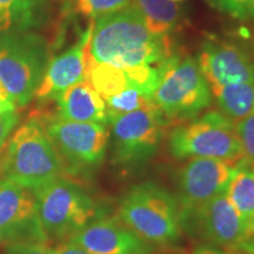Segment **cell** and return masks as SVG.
I'll return each instance as SVG.
<instances>
[{
	"label": "cell",
	"mask_w": 254,
	"mask_h": 254,
	"mask_svg": "<svg viewBox=\"0 0 254 254\" xmlns=\"http://www.w3.org/2000/svg\"><path fill=\"white\" fill-rule=\"evenodd\" d=\"M172 57L168 34H155L134 5L98 17L87 50V60L120 68L158 66Z\"/></svg>",
	"instance_id": "1"
},
{
	"label": "cell",
	"mask_w": 254,
	"mask_h": 254,
	"mask_svg": "<svg viewBox=\"0 0 254 254\" xmlns=\"http://www.w3.org/2000/svg\"><path fill=\"white\" fill-rule=\"evenodd\" d=\"M118 218L151 245L173 247L183 228L176 195L155 182H142L127 190L118 206Z\"/></svg>",
	"instance_id": "2"
},
{
	"label": "cell",
	"mask_w": 254,
	"mask_h": 254,
	"mask_svg": "<svg viewBox=\"0 0 254 254\" xmlns=\"http://www.w3.org/2000/svg\"><path fill=\"white\" fill-rule=\"evenodd\" d=\"M63 171L62 158L38 120L23 124L13 133L0 161L4 180L31 190L58 179Z\"/></svg>",
	"instance_id": "3"
},
{
	"label": "cell",
	"mask_w": 254,
	"mask_h": 254,
	"mask_svg": "<svg viewBox=\"0 0 254 254\" xmlns=\"http://www.w3.org/2000/svg\"><path fill=\"white\" fill-rule=\"evenodd\" d=\"M49 63V46L39 34L0 32V84L15 107L31 103Z\"/></svg>",
	"instance_id": "4"
},
{
	"label": "cell",
	"mask_w": 254,
	"mask_h": 254,
	"mask_svg": "<svg viewBox=\"0 0 254 254\" xmlns=\"http://www.w3.org/2000/svg\"><path fill=\"white\" fill-rule=\"evenodd\" d=\"M32 192L38 222L46 241H68L99 217L92 196L72 180L58 178Z\"/></svg>",
	"instance_id": "5"
},
{
	"label": "cell",
	"mask_w": 254,
	"mask_h": 254,
	"mask_svg": "<svg viewBox=\"0 0 254 254\" xmlns=\"http://www.w3.org/2000/svg\"><path fill=\"white\" fill-rule=\"evenodd\" d=\"M160 69L151 99L165 120L192 119L209 106L211 87L195 58L172 56Z\"/></svg>",
	"instance_id": "6"
},
{
	"label": "cell",
	"mask_w": 254,
	"mask_h": 254,
	"mask_svg": "<svg viewBox=\"0 0 254 254\" xmlns=\"http://www.w3.org/2000/svg\"><path fill=\"white\" fill-rule=\"evenodd\" d=\"M168 151L180 160L211 158L237 165L244 159L236 124L217 111L174 127L168 136Z\"/></svg>",
	"instance_id": "7"
},
{
	"label": "cell",
	"mask_w": 254,
	"mask_h": 254,
	"mask_svg": "<svg viewBox=\"0 0 254 254\" xmlns=\"http://www.w3.org/2000/svg\"><path fill=\"white\" fill-rule=\"evenodd\" d=\"M166 120L154 105L110 117L113 164L124 173H134L157 154Z\"/></svg>",
	"instance_id": "8"
},
{
	"label": "cell",
	"mask_w": 254,
	"mask_h": 254,
	"mask_svg": "<svg viewBox=\"0 0 254 254\" xmlns=\"http://www.w3.org/2000/svg\"><path fill=\"white\" fill-rule=\"evenodd\" d=\"M43 126L62 160L67 161L73 170L95 167L103 163L110 139L106 125L55 117L47 119Z\"/></svg>",
	"instance_id": "9"
},
{
	"label": "cell",
	"mask_w": 254,
	"mask_h": 254,
	"mask_svg": "<svg viewBox=\"0 0 254 254\" xmlns=\"http://www.w3.org/2000/svg\"><path fill=\"white\" fill-rule=\"evenodd\" d=\"M238 165V164H237ZM237 165L211 158H190L177 176L180 221L219 193L225 192Z\"/></svg>",
	"instance_id": "10"
},
{
	"label": "cell",
	"mask_w": 254,
	"mask_h": 254,
	"mask_svg": "<svg viewBox=\"0 0 254 254\" xmlns=\"http://www.w3.org/2000/svg\"><path fill=\"white\" fill-rule=\"evenodd\" d=\"M183 231L199 238L209 246L239 252L245 228L226 190L213 196L182 220Z\"/></svg>",
	"instance_id": "11"
},
{
	"label": "cell",
	"mask_w": 254,
	"mask_h": 254,
	"mask_svg": "<svg viewBox=\"0 0 254 254\" xmlns=\"http://www.w3.org/2000/svg\"><path fill=\"white\" fill-rule=\"evenodd\" d=\"M0 243H46L33 192L8 180H0Z\"/></svg>",
	"instance_id": "12"
},
{
	"label": "cell",
	"mask_w": 254,
	"mask_h": 254,
	"mask_svg": "<svg viewBox=\"0 0 254 254\" xmlns=\"http://www.w3.org/2000/svg\"><path fill=\"white\" fill-rule=\"evenodd\" d=\"M68 241L91 254H154L153 246L126 226L118 215H99Z\"/></svg>",
	"instance_id": "13"
},
{
	"label": "cell",
	"mask_w": 254,
	"mask_h": 254,
	"mask_svg": "<svg viewBox=\"0 0 254 254\" xmlns=\"http://www.w3.org/2000/svg\"><path fill=\"white\" fill-rule=\"evenodd\" d=\"M198 63L209 86L254 80V57L236 44L209 40L200 51Z\"/></svg>",
	"instance_id": "14"
},
{
	"label": "cell",
	"mask_w": 254,
	"mask_h": 254,
	"mask_svg": "<svg viewBox=\"0 0 254 254\" xmlns=\"http://www.w3.org/2000/svg\"><path fill=\"white\" fill-rule=\"evenodd\" d=\"M93 21L77 43L65 52L50 60L45 74L34 97L38 100H57L66 90L86 79L87 50Z\"/></svg>",
	"instance_id": "15"
},
{
	"label": "cell",
	"mask_w": 254,
	"mask_h": 254,
	"mask_svg": "<svg viewBox=\"0 0 254 254\" xmlns=\"http://www.w3.org/2000/svg\"><path fill=\"white\" fill-rule=\"evenodd\" d=\"M57 101L59 118L101 125L109 123L105 100L86 79L66 90Z\"/></svg>",
	"instance_id": "16"
},
{
	"label": "cell",
	"mask_w": 254,
	"mask_h": 254,
	"mask_svg": "<svg viewBox=\"0 0 254 254\" xmlns=\"http://www.w3.org/2000/svg\"><path fill=\"white\" fill-rule=\"evenodd\" d=\"M49 18L46 0H0V32H28Z\"/></svg>",
	"instance_id": "17"
},
{
	"label": "cell",
	"mask_w": 254,
	"mask_h": 254,
	"mask_svg": "<svg viewBox=\"0 0 254 254\" xmlns=\"http://www.w3.org/2000/svg\"><path fill=\"white\" fill-rule=\"evenodd\" d=\"M226 193L243 221L246 236L254 217V167L244 159L238 163Z\"/></svg>",
	"instance_id": "18"
},
{
	"label": "cell",
	"mask_w": 254,
	"mask_h": 254,
	"mask_svg": "<svg viewBox=\"0 0 254 254\" xmlns=\"http://www.w3.org/2000/svg\"><path fill=\"white\" fill-rule=\"evenodd\" d=\"M220 112L238 123L254 112V80L228 86H209Z\"/></svg>",
	"instance_id": "19"
},
{
	"label": "cell",
	"mask_w": 254,
	"mask_h": 254,
	"mask_svg": "<svg viewBox=\"0 0 254 254\" xmlns=\"http://www.w3.org/2000/svg\"><path fill=\"white\" fill-rule=\"evenodd\" d=\"M147 27L155 34H168L182 21V9L173 0H133Z\"/></svg>",
	"instance_id": "20"
},
{
	"label": "cell",
	"mask_w": 254,
	"mask_h": 254,
	"mask_svg": "<svg viewBox=\"0 0 254 254\" xmlns=\"http://www.w3.org/2000/svg\"><path fill=\"white\" fill-rule=\"evenodd\" d=\"M86 80L103 97V99L131 87L128 78L123 68L110 64L92 63L88 60Z\"/></svg>",
	"instance_id": "21"
},
{
	"label": "cell",
	"mask_w": 254,
	"mask_h": 254,
	"mask_svg": "<svg viewBox=\"0 0 254 254\" xmlns=\"http://www.w3.org/2000/svg\"><path fill=\"white\" fill-rule=\"evenodd\" d=\"M104 100L106 104L109 118L114 116H120V114L134 112V111L146 109V107H150L153 105L150 97H147L144 92L132 86L127 87L120 93L114 94Z\"/></svg>",
	"instance_id": "22"
},
{
	"label": "cell",
	"mask_w": 254,
	"mask_h": 254,
	"mask_svg": "<svg viewBox=\"0 0 254 254\" xmlns=\"http://www.w3.org/2000/svg\"><path fill=\"white\" fill-rule=\"evenodd\" d=\"M133 0H77V11L87 18H98L132 5Z\"/></svg>",
	"instance_id": "23"
},
{
	"label": "cell",
	"mask_w": 254,
	"mask_h": 254,
	"mask_svg": "<svg viewBox=\"0 0 254 254\" xmlns=\"http://www.w3.org/2000/svg\"><path fill=\"white\" fill-rule=\"evenodd\" d=\"M244 160L254 167V112L236 124Z\"/></svg>",
	"instance_id": "24"
},
{
	"label": "cell",
	"mask_w": 254,
	"mask_h": 254,
	"mask_svg": "<svg viewBox=\"0 0 254 254\" xmlns=\"http://www.w3.org/2000/svg\"><path fill=\"white\" fill-rule=\"evenodd\" d=\"M6 254H51V249L43 243H13L8 244Z\"/></svg>",
	"instance_id": "25"
},
{
	"label": "cell",
	"mask_w": 254,
	"mask_h": 254,
	"mask_svg": "<svg viewBox=\"0 0 254 254\" xmlns=\"http://www.w3.org/2000/svg\"><path fill=\"white\" fill-rule=\"evenodd\" d=\"M19 122V116L15 111H9L0 114V147L5 144Z\"/></svg>",
	"instance_id": "26"
},
{
	"label": "cell",
	"mask_w": 254,
	"mask_h": 254,
	"mask_svg": "<svg viewBox=\"0 0 254 254\" xmlns=\"http://www.w3.org/2000/svg\"><path fill=\"white\" fill-rule=\"evenodd\" d=\"M215 6L219 8L225 9L230 12L231 14L236 17L244 18L246 17L245 13V1L246 0H211Z\"/></svg>",
	"instance_id": "27"
},
{
	"label": "cell",
	"mask_w": 254,
	"mask_h": 254,
	"mask_svg": "<svg viewBox=\"0 0 254 254\" xmlns=\"http://www.w3.org/2000/svg\"><path fill=\"white\" fill-rule=\"evenodd\" d=\"M51 249V247H50ZM51 254H91L87 251L81 249L80 246L75 244L65 241V243H59L58 246L51 249Z\"/></svg>",
	"instance_id": "28"
},
{
	"label": "cell",
	"mask_w": 254,
	"mask_h": 254,
	"mask_svg": "<svg viewBox=\"0 0 254 254\" xmlns=\"http://www.w3.org/2000/svg\"><path fill=\"white\" fill-rule=\"evenodd\" d=\"M238 253H245V254H254V217L251 224L250 230L247 231L245 238H244L243 243H241L239 252Z\"/></svg>",
	"instance_id": "29"
},
{
	"label": "cell",
	"mask_w": 254,
	"mask_h": 254,
	"mask_svg": "<svg viewBox=\"0 0 254 254\" xmlns=\"http://www.w3.org/2000/svg\"><path fill=\"white\" fill-rule=\"evenodd\" d=\"M15 105L13 101L11 100V98L8 97L7 93L4 90L0 91V114L9 112V111H15Z\"/></svg>",
	"instance_id": "30"
},
{
	"label": "cell",
	"mask_w": 254,
	"mask_h": 254,
	"mask_svg": "<svg viewBox=\"0 0 254 254\" xmlns=\"http://www.w3.org/2000/svg\"><path fill=\"white\" fill-rule=\"evenodd\" d=\"M192 254H238L236 252H228V251H224L217 247L209 246V245H200L199 247L193 251Z\"/></svg>",
	"instance_id": "31"
},
{
	"label": "cell",
	"mask_w": 254,
	"mask_h": 254,
	"mask_svg": "<svg viewBox=\"0 0 254 254\" xmlns=\"http://www.w3.org/2000/svg\"><path fill=\"white\" fill-rule=\"evenodd\" d=\"M245 13L246 15H252V17H254V0H246Z\"/></svg>",
	"instance_id": "32"
},
{
	"label": "cell",
	"mask_w": 254,
	"mask_h": 254,
	"mask_svg": "<svg viewBox=\"0 0 254 254\" xmlns=\"http://www.w3.org/2000/svg\"><path fill=\"white\" fill-rule=\"evenodd\" d=\"M1 90H4V88H2V86H1V84H0V91H1ZM5 91V90H4Z\"/></svg>",
	"instance_id": "33"
},
{
	"label": "cell",
	"mask_w": 254,
	"mask_h": 254,
	"mask_svg": "<svg viewBox=\"0 0 254 254\" xmlns=\"http://www.w3.org/2000/svg\"><path fill=\"white\" fill-rule=\"evenodd\" d=\"M173 1H176V0H173Z\"/></svg>",
	"instance_id": "34"
}]
</instances>
